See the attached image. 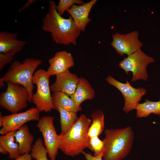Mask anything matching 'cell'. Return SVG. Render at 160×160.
<instances>
[{
	"label": "cell",
	"mask_w": 160,
	"mask_h": 160,
	"mask_svg": "<svg viewBox=\"0 0 160 160\" xmlns=\"http://www.w3.org/2000/svg\"><path fill=\"white\" fill-rule=\"evenodd\" d=\"M56 6L54 1H49L48 12L42 20V29L50 33L52 40L56 44L76 45L81 31L71 16L65 18L58 14Z\"/></svg>",
	"instance_id": "6da1fadb"
},
{
	"label": "cell",
	"mask_w": 160,
	"mask_h": 160,
	"mask_svg": "<svg viewBox=\"0 0 160 160\" xmlns=\"http://www.w3.org/2000/svg\"><path fill=\"white\" fill-rule=\"evenodd\" d=\"M91 120L84 114L80 115L70 129L59 135V149L65 155L77 156L87 148L92 151L87 134Z\"/></svg>",
	"instance_id": "7a4b0ae2"
},
{
	"label": "cell",
	"mask_w": 160,
	"mask_h": 160,
	"mask_svg": "<svg viewBox=\"0 0 160 160\" xmlns=\"http://www.w3.org/2000/svg\"><path fill=\"white\" fill-rule=\"evenodd\" d=\"M104 133L103 160H121L128 155L132 146L134 136L131 127L107 129Z\"/></svg>",
	"instance_id": "3957f363"
},
{
	"label": "cell",
	"mask_w": 160,
	"mask_h": 160,
	"mask_svg": "<svg viewBox=\"0 0 160 160\" xmlns=\"http://www.w3.org/2000/svg\"><path fill=\"white\" fill-rule=\"evenodd\" d=\"M42 63L39 59L27 58L22 62L15 60L3 76L0 79V87L4 86V83L9 81L22 85L28 92L30 100L32 102L34 86L33 78L35 71Z\"/></svg>",
	"instance_id": "277c9868"
},
{
	"label": "cell",
	"mask_w": 160,
	"mask_h": 160,
	"mask_svg": "<svg viewBox=\"0 0 160 160\" xmlns=\"http://www.w3.org/2000/svg\"><path fill=\"white\" fill-rule=\"evenodd\" d=\"M47 71L40 69L35 72L33 78V84L37 89L32 98V102L40 112H50L53 109L52 95L50 93L49 78Z\"/></svg>",
	"instance_id": "5b68a950"
},
{
	"label": "cell",
	"mask_w": 160,
	"mask_h": 160,
	"mask_svg": "<svg viewBox=\"0 0 160 160\" xmlns=\"http://www.w3.org/2000/svg\"><path fill=\"white\" fill-rule=\"evenodd\" d=\"M7 88L0 95V105L12 113H17L26 108L29 102L28 92L23 86L9 81Z\"/></svg>",
	"instance_id": "8992f818"
},
{
	"label": "cell",
	"mask_w": 160,
	"mask_h": 160,
	"mask_svg": "<svg viewBox=\"0 0 160 160\" xmlns=\"http://www.w3.org/2000/svg\"><path fill=\"white\" fill-rule=\"evenodd\" d=\"M155 61L154 59L144 53L140 49L128 55L119 63V67L128 74L132 73L131 79L134 82L139 80L146 81L148 78L146 69Z\"/></svg>",
	"instance_id": "52a82bcc"
},
{
	"label": "cell",
	"mask_w": 160,
	"mask_h": 160,
	"mask_svg": "<svg viewBox=\"0 0 160 160\" xmlns=\"http://www.w3.org/2000/svg\"><path fill=\"white\" fill-rule=\"evenodd\" d=\"M106 80L110 84L118 89L124 99L123 111L126 113L137 108L142 97L146 94L147 91L143 87L135 88L132 87L127 80L126 83L120 82L111 76H108Z\"/></svg>",
	"instance_id": "ba28073f"
},
{
	"label": "cell",
	"mask_w": 160,
	"mask_h": 160,
	"mask_svg": "<svg viewBox=\"0 0 160 160\" xmlns=\"http://www.w3.org/2000/svg\"><path fill=\"white\" fill-rule=\"evenodd\" d=\"M40 112L36 107L31 108L19 113L2 116L0 113V134L4 135L9 132L16 131L26 123L40 119Z\"/></svg>",
	"instance_id": "9c48e42d"
},
{
	"label": "cell",
	"mask_w": 160,
	"mask_h": 160,
	"mask_svg": "<svg viewBox=\"0 0 160 160\" xmlns=\"http://www.w3.org/2000/svg\"><path fill=\"white\" fill-rule=\"evenodd\" d=\"M54 119L53 116H44L40 119L36 125L43 136L44 145L50 160H56L59 149V135L54 125Z\"/></svg>",
	"instance_id": "30bf717a"
},
{
	"label": "cell",
	"mask_w": 160,
	"mask_h": 160,
	"mask_svg": "<svg viewBox=\"0 0 160 160\" xmlns=\"http://www.w3.org/2000/svg\"><path fill=\"white\" fill-rule=\"evenodd\" d=\"M139 35L136 31L126 34L116 33L112 35L111 45L120 55H129L140 49L143 45L139 40Z\"/></svg>",
	"instance_id": "8fae6325"
},
{
	"label": "cell",
	"mask_w": 160,
	"mask_h": 160,
	"mask_svg": "<svg viewBox=\"0 0 160 160\" xmlns=\"http://www.w3.org/2000/svg\"><path fill=\"white\" fill-rule=\"evenodd\" d=\"M54 83L51 86V91L64 93L70 97L75 92L79 77L69 70L57 74Z\"/></svg>",
	"instance_id": "7c38bea8"
},
{
	"label": "cell",
	"mask_w": 160,
	"mask_h": 160,
	"mask_svg": "<svg viewBox=\"0 0 160 160\" xmlns=\"http://www.w3.org/2000/svg\"><path fill=\"white\" fill-rule=\"evenodd\" d=\"M48 62L49 65L47 71L50 76L64 72L74 65L71 54L65 51L57 52Z\"/></svg>",
	"instance_id": "4fadbf2b"
},
{
	"label": "cell",
	"mask_w": 160,
	"mask_h": 160,
	"mask_svg": "<svg viewBox=\"0 0 160 160\" xmlns=\"http://www.w3.org/2000/svg\"><path fill=\"white\" fill-rule=\"evenodd\" d=\"M97 0H92L82 5H73L66 11L71 15L74 23L81 31H84L92 19L89 16L90 10Z\"/></svg>",
	"instance_id": "5bb4252c"
},
{
	"label": "cell",
	"mask_w": 160,
	"mask_h": 160,
	"mask_svg": "<svg viewBox=\"0 0 160 160\" xmlns=\"http://www.w3.org/2000/svg\"><path fill=\"white\" fill-rule=\"evenodd\" d=\"M16 33H10L5 31L0 32V52L6 53L14 51L20 52L27 44L25 41L17 39Z\"/></svg>",
	"instance_id": "9a60e30c"
},
{
	"label": "cell",
	"mask_w": 160,
	"mask_h": 160,
	"mask_svg": "<svg viewBox=\"0 0 160 160\" xmlns=\"http://www.w3.org/2000/svg\"><path fill=\"white\" fill-rule=\"evenodd\" d=\"M95 92L88 81L83 77H79L74 93L70 97L78 105L87 100H92L95 97Z\"/></svg>",
	"instance_id": "2e32d148"
},
{
	"label": "cell",
	"mask_w": 160,
	"mask_h": 160,
	"mask_svg": "<svg viewBox=\"0 0 160 160\" xmlns=\"http://www.w3.org/2000/svg\"><path fill=\"white\" fill-rule=\"evenodd\" d=\"M15 141L18 144L21 154L29 153L31 150L34 137L30 132L28 126L25 124L15 131Z\"/></svg>",
	"instance_id": "e0dca14e"
},
{
	"label": "cell",
	"mask_w": 160,
	"mask_h": 160,
	"mask_svg": "<svg viewBox=\"0 0 160 160\" xmlns=\"http://www.w3.org/2000/svg\"><path fill=\"white\" fill-rule=\"evenodd\" d=\"M53 109L60 108L77 113L82 110L80 105L76 104L69 96L60 92H54L52 95Z\"/></svg>",
	"instance_id": "ac0fdd59"
},
{
	"label": "cell",
	"mask_w": 160,
	"mask_h": 160,
	"mask_svg": "<svg viewBox=\"0 0 160 160\" xmlns=\"http://www.w3.org/2000/svg\"><path fill=\"white\" fill-rule=\"evenodd\" d=\"M15 131L10 132L0 136V147L9 154V159H14L21 155L19 145L15 141Z\"/></svg>",
	"instance_id": "d6986e66"
},
{
	"label": "cell",
	"mask_w": 160,
	"mask_h": 160,
	"mask_svg": "<svg viewBox=\"0 0 160 160\" xmlns=\"http://www.w3.org/2000/svg\"><path fill=\"white\" fill-rule=\"evenodd\" d=\"M136 110L138 118L146 117L151 113L160 116V100L155 102L146 99L144 103L139 104Z\"/></svg>",
	"instance_id": "ffe728a7"
},
{
	"label": "cell",
	"mask_w": 160,
	"mask_h": 160,
	"mask_svg": "<svg viewBox=\"0 0 160 160\" xmlns=\"http://www.w3.org/2000/svg\"><path fill=\"white\" fill-rule=\"evenodd\" d=\"M92 123L90 126L88 132L89 138L100 135L104 130V115L101 110L94 112L91 115Z\"/></svg>",
	"instance_id": "44dd1931"
},
{
	"label": "cell",
	"mask_w": 160,
	"mask_h": 160,
	"mask_svg": "<svg viewBox=\"0 0 160 160\" xmlns=\"http://www.w3.org/2000/svg\"><path fill=\"white\" fill-rule=\"evenodd\" d=\"M60 113L61 134H63L68 131L78 119L77 113L66 110L61 108L56 110Z\"/></svg>",
	"instance_id": "7402d4cb"
},
{
	"label": "cell",
	"mask_w": 160,
	"mask_h": 160,
	"mask_svg": "<svg viewBox=\"0 0 160 160\" xmlns=\"http://www.w3.org/2000/svg\"><path fill=\"white\" fill-rule=\"evenodd\" d=\"M31 154L33 159L36 160H49L47 150L40 138H38L33 145Z\"/></svg>",
	"instance_id": "603a6c76"
},
{
	"label": "cell",
	"mask_w": 160,
	"mask_h": 160,
	"mask_svg": "<svg viewBox=\"0 0 160 160\" xmlns=\"http://www.w3.org/2000/svg\"><path fill=\"white\" fill-rule=\"evenodd\" d=\"M85 3L82 0H60L56 6V9L58 14L62 16L64 12L75 4L82 5Z\"/></svg>",
	"instance_id": "cb8c5ba5"
},
{
	"label": "cell",
	"mask_w": 160,
	"mask_h": 160,
	"mask_svg": "<svg viewBox=\"0 0 160 160\" xmlns=\"http://www.w3.org/2000/svg\"><path fill=\"white\" fill-rule=\"evenodd\" d=\"M90 138V143L93 156H96L102 152L104 148V143L103 140H101L98 136Z\"/></svg>",
	"instance_id": "d4e9b609"
},
{
	"label": "cell",
	"mask_w": 160,
	"mask_h": 160,
	"mask_svg": "<svg viewBox=\"0 0 160 160\" xmlns=\"http://www.w3.org/2000/svg\"><path fill=\"white\" fill-rule=\"evenodd\" d=\"M16 53L13 51L6 53L0 52V71L7 64L12 61Z\"/></svg>",
	"instance_id": "484cf974"
},
{
	"label": "cell",
	"mask_w": 160,
	"mask_h": 160,
	"mask_svg": "<svg viewBox=\"0 0 160 160\" xmlns=\"http://www.w3.org/2000/svg\"><path fill=\"white\" fill-rule=\"evenodd\" d=\"M103 151L99 155L94 156L90 153H86L84 151L82 153L85 156L87 160H103Z\"/></svg>",
	"instance_id": "4316f807"
},
{
	"label": "cell",
	"mask_w": 160,
	"mask_h": 160,
	"mask_svg": "<svg viewBox=\"0 0 160 160\" xmlns=\"http://www.w3.org/2000/svg\"><path fill=\"white\" fill-rule=\"evenodd\" d=\"M33 158L29 153L21 154L13 160H32Z\"/></svg>",
	"instance_id": "83f0119b"
},
{
	"label": "cell",
	"mask_w": 160,
	"mask_h": 160,
	"mask_svg": "<svg viewBox=\"0 0 160 160\" xmlns=\"http://www.w3.org/2000/svg\"><path fill=\"white\" fill-rule=\"evenodd\" d=\"M36 1L37 0H28L23 5V6L19 10V11L20 12L28 8L31 4Z\"/></svg>",
	"instance_id": "f1b7e54d"
}]
</instances>
